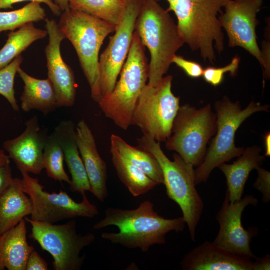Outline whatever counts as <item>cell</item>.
<instances>
[{
    "mask_svg": "<svg viewBox=\"0 0 270 270\" xmlns=\"http://www.w3.org/2000/svg\"><path fill=\"white\" fill-rule=\"evenodd\" d=\"M148 64L145 46L134 32L128 56L112 90L98 104L106 116L118 128L128 130L134 110L148 80Z\"/></svg>",
    "mask_w": 270,
    "mask_h": 270,
    "instance_id": "8992f818",
    "label": "cell"
},
{
    "mask_svg": "<svg viewBox=\"0 0 270 270\" xmlns=\"http://www.w3.org/2000/svg\"><path fill=\"white\" fill-rule=\"evenodd\" d=\"M48 264L36 251L33 250L30 255L26 270H48Z\"/></svg>",
    "mask_w": 270,
    "mask_h": 270,
    "instance_id": "e575fe53",
    "label": "cell"
},
{
    "mask_svg": "<svg viewBox=\"0 0 270 270\" xmlns=\"http://www.w3.org/2000/svg\"><path fill=\"white\" fill-rule=\"evenodd\" d=\"M138 148L151 153L158 162L163 172L168 198L180 208L191 238L196 240L197 226L204 208L203 200L196 188L194 166L178 154L170 160L164 154L160 142L147 135L138 138Z\"/></svg>",
    "mask_w": 270,
    "mask_h": 270,
    "instance_id": "5b68a950",
    "label": "cell"
},
{
    "mask_svg": "<svg viewBox=\"0 0 270 270\" xmlns=\"http://www.w3.org/2000/svg\"><path fill=\"white\" fill-rule=\"evenodd\" d=\"M168 12H173L178 27L184 40L193 51L212 64L216 51L224 49V35L219 20L222 10L230 0H166Z\"/></svg>",
    "mask_w": 270,
    "mask_h": 270,
    "instance_id": "7a4b0ae2",
    "label": "cell"
},
{
    "mask_svg": "<svg viewBox=\"0 0 270 270\" xmlns=\"http://www.w3.org/2000/svg\"><path fill=\"white\" fill-rule=\"evenodd\" d=\"M10 164L0 168V196L8 188L13 180Z\"/></svg>",
    "mask_w": 270,
    "mask_h": 270,
    "instance_id": "d590c367",
    "label": "cell"
},
{
    "mask_svg": "<svg viewBox=\"0 0 270 270\" xmlns=\"http://www.w3.org/2000/svg\"><path fill=\"white\" fill-rule=\"evenodd\" d=\"M110 148L114 149L124 158L144 172L158 185L164 184L162 168L153 154L140 148L130 145L120 136L112 134Z\"/></svg>",
    "mask_w": 270,
    "mask_h": 270,
    "instance_id": "cb8c5ba5",
    "label": "cell"
},
{
    "mask_svg": "<svg viewBox=\"0 0 270 270\" xmlns=\"http://www.w3.org/2000/svg\"><path fill=\"white\" fill-rule=\"evenodd\" d=\"M262 3L263 0H230L219 20L228 38V46L244 48L264 66L256 33V16Z\"/></svg>",
    "mask_w": 270,
    "mask_h": 270,
    "instance_id": "5bb4252c",
    "label": "cell"
},
{
    "mask_svg": "<svg viewBox=\"0 0 270 270\" xmlns=\"http://www.w3.org/2000/svg\"><path fill=\"white\" fill-rule=\"evenodd\" d=\"M256 170L258 177L253 186L262 194V202L268 203L270 201V172L260 166Z\"/></svg>",
    "mask_w": 270,
    "mask_h": 270,
    "instance_id": "1f68e13d",
    "label": "cell"
},
{
    "mask_svg": "<svg viewBox=\"0 0 270 270\" xmlns=\"http://www.w3.org/2000/svg\"><path fill=\"white\" fill-rule=\"evenodd\" d=\"M258 202V200L253 195H246L231 203L226 192L224 201L216 216L220 229L213 242L234 254L256 259L257 257L252 251L250 244L252 238L258 234V230L255 227L245 230L242 217L247 206H256Z\"/></svg>",
    "mask_w": 270,
    "mask_h": 270,
    "instance_id": "4fadbf2b",
    "label": "cell"
},
{
    "mask_svg": "<svg viewBox=\"0 0 270 270\" xmlns=\"http://www.w3.org/2000/svg\"><path fill=\"white\" fill-rule=\"evenodd\" d=\"M176 64L182 69L188 76L193 78H198L202 76L204 68L200 64L185 59L184 58L176 56L172 64Z\"/></svg>",
    "mask_w": 270,
    "mask_h": 270,
    "instance_id": "d6a6232c",
    "label": "cell"
},
{
    "mask_svg": "<svg viewBox=\"0 0 270 270\" xmlns=\"http://www.w3.org/2000/svg\"><path fill=\"white\" fill-rule=\"evenodd\" d=\"M32 210V202L24 192L22 180L13 178L0 196V236L31 215Z\"/></svg>",
    "mask_w": 270,
    "mask_h": 270,
    "instance_id": "7402d4cb",
    "label": "cell"
},
{
    "mask_svg": "<svg viewBox=\"0 0 270 270\" xmlns=\"http://www.w3.org/2000/svg\"><path fill=\"white\" fill-rule=\"evenodd\" d=\"M126 6V0H70L69 7L116 26L122 22Z\"/></svg>",
    "mask_w": 270,
    "mask_h": 270,
    "instance_id": "4316f807",
    "label": "cell"
},
{
    "mask_svg": "<svg viewBox=\"0 0 270 270\" xmlns=\"http://www.w3.org/2000/svg\"><path fill=\"white\" fill-rule=\"evenodd\" d=\"M62 149L64 160L72 176L70 190L81 194L91 192L88 174L79 151L76 126L72 120H62L54 131Z\"/></svg>",
    "mask_w": 270,
    "mask_h": 270,
    "instance_id": "d6986e66",
    "label": "cell"
},
{
    "mask_svg": "<svg viewBox=\"0 0 270 270\" xmlns=\"http://www.w3.org/2000/svg\"><path fill=\"white\" fill-rule=\"evenodd\" d=\"M135 32L150 52L148 84L155 86L168 72L184 40L168 12L156 0H144Z\"/></svg>",
    "mask_w": 270,
    "mask_h": 270,
    "instance_id": "3957f363",
    "label": "cell"
},
{
    "mask_svg": "<svg viewBox=\"0 0 270 270\" xmlns=\"http://www.w3.org/2000/svg\"><path fill=\"white\" fill-rule=\"evenodd\" d=\"M18 74L24 84L20 98L23 112H28L36 110L46 116L58 108L54 89L48 78H35L20 68Z\"/></svg>",
    "mask_w": 270,
    "mask_h": 270,
    "instance_id": "603a6c76",
    "label": "cell"
},
{
    "mask_svg": "<svg viewBox=\"0 0 270 270\" xmlns=\"http://www.w3.org/2000/svg\"><path fill=\"white\" fill-rule=\"evenodd\" d=\"M46 16L41 4L36 2H32L17 10L0 12V33L8 30L14 31L28 24L44 20Z\"/></svg>",
    "mask_w": 270,
    "mask_h": 270,
    "instance_id": "83f0119b",
    "label": "cell"
},
{
    "mask_svg": "<svg viewBox=\"0 0 270 270\" xmlns=\"http://www.w3.org/2000/svg\"><path fill=\"white\" fill-rule=\"evenodd\" d=\"M180 264L184 270H253L252 260L230 253L209 241L188 253Z\"/></svg>",
    "mask_w": 270,
    "mask_h": 270,
    "instance_id": "ac0fdd59",
    "label": "cell"
},
{
    "mask_svg": "<svg viewBox=\"0 0 270 270\" xmlns=\"http://www.w3.org/2000/svg\"><path fill=\"white\" fill-rule=\"evenodd\" d=\"M32 227L30 238L53 258L54 270H80L85 256L80 253L96 240L94 234H78L74 220L60 225L38 222L24 218Z\"/></svg>",
    "mask_w": 270,
    "mask_h": 270,
    "instance_id": "30bf717a",
    "label": "cell"
},
{
    "mask_svg": "<svg viewBox=\"0 0 270 270\" xmlns=\"http://www.w3.org/2000/svg\"><path fill=\"white\" fill-rule=\"evenodd\" d=\"M264 144L266 153L264 156L269 157L270 156V133L267 132L264 136Z\"/></svg>",
    "mask_w": 270,
    "mask_h": 270,
    "instance_id": "ab89813d",
    "label": "cell"
},
{
    "mask_svg": "<svg viewBox=\"0 0 270 270\" xmlns=\"http://www.w3.org/2000/svg\"><path fill=\"white\" fill-rule=\"evenodd\" d=\"M24 192L33 204L32 220L54 224L78 217L93 218L99 213L98 207L90 202L86 193L80 202H75L66 192L50 193L44 186L27 172H22Z\"/></svg>",
    "mask_w": 270,
    "mask_h": 270,
    "instance_id": "8fae6325",
    "label": "cell"
},
{
    "mask_svg": "<svg viewBox=\"0 0 270 270\" xmlns=\"http://www.w3.org/2000/svg\"><path fill=\"white\" fill-rule=\"evenodd\" d=\"M186 222L183 216L166 219L154 210V204L146 200L134 210L108 208L105 216L94 226L100 230L114 226L118 232H104L102 238L130 249L148 252L155 244H164L166 234L183 232Z\"/></svg>",
    "mask_w": 270,
    "mask_h": 270,
    "instance_id": "6da1fadb",
    "label": "cell"
},
{
    "mask_svg": "<svg viewBox=\"0 0 270 270\" xmlns=\"http://www.w3.org/2000/svg\"><path fill=\"white\" fill-rule=\"evenodd\" d=\"M216 130V117L210 104L200 108L186 104L180 106L174 120L166 148L175 151L194 167L202 162L207 145Z\"/></svg>",
    "mask_w": 270,
    "mask_h": 270,
    "instance_id": "ba28073f",
    "label": "cell"
},
{
    "mask_svg": "<svg viewBox=\"0 0 270 270\" xmlns=\"http://www.w3.org/2000/svg\"><path fill=\"white\" fill-rule=\"evenodd\" d=\"M26 1L44 3L48 6L54 15L58 16L61 14L62 10L53 0H0V10L12 8L14 4Z\"/></svg>",
    "mask_w": 270,
    "mask_h": 270,
    "instance_id": "836d02e7",
    "label": "cell"
},
{
    "mask_svg": "<svg viewBox=\"0 0 270 270\" xmlns=\"http://www.w3.org/2000/svg\"><path fill=\"white\" fill-rule=\"evenodd\" d=\"M172 76H168L155 86L147 84L132 118V125L138 127L144 135L160 142H166L170 136L180 108V98L172 92Z\"/></svg>",
    "mask_w": 270,
    "mask_h": 270,
    "instance_id": "9c48e42d",
    "label": "cell"
},
{
    "mask_svg": "<svg viewBox=\"0 0 270 270\" xmlns=\"http://www.w3.org/2000/svg\"><path fill=\"white\" fill-rule=\"evenodd\" d=\"M54 3L60 8L62 11H64L69 8L70 0H53Z\"/></svg>",
    "mask_w": 270,
    "mask_h": 270,
    "instance_id": "f35d334b",
    "label": "cell"
},
{
    "mask_svg": "<svg viewBox=\"0 0 270 270\" xmlns=\"http://www.w3.org/2000/svg\"><path fill=\"white\" fill-rule=\"evenodd\" d=\"M112 160L120 181L135 197L148 193L158 184L110 148Z\"/></svg>",
    "mask_w": 270,
    "mask_h": 270,
    "instance_id": "484cf974",
    "label": "cell"
},
{
    "mask_svg": "<svg viewBox=\"0 0 270 270\" xmlns=\"http://www.w3.org/2000/svg\"><path fill=\"white\" fill-rule=\"evenodd\" d=\"M46 30L36 28L32 22L8 34L6 42L0 50V69L8 65L36 41L44 38Z\"/></svg>",
    "mask_w": 270,
    "mask_h": 270,
    "instance_id": "d4e9b609",
    "label": "cell"
},
{
    "mask_svg": "<svg viewBox=\"0 0 270 270\" xmlns=\"http://www.w3.org/2000/svg\"><path fill=\"white\" fill-rule=\"evenodd\" d=\"M58 27L72 44L90 85L92 99L102 98L100 88L99 53L106 36L116 26L82 11L70 8L63 12Z\"/></svg>",
    "mask_w": 270,
    "mask_h": 270,
    "instance_id": "277c9868",
    "label": "cell"
},
{
    "mask_svg": "<svg viewBox=\"0 0 270 270\" xmlns=\"http://www.w3.org/2000/svg\"><path fill=\"white\" fill-rule=\"evenodd\" d=\"M262 151L257 146L248 147L232 164L224 163L218 167L226 176V192L231 203L242 198L250 173L260 166L265 160L264 156L260 154Z\"/></svg>",
    "mask_w": 270,
    "mask_h": 270,
    "instance_id": "ffe728a7",
    "label": "cell"
},
{
    "mask_svg": "<svg viewBox=\"0 0 270 270\" xmlns=\"http://www.w3.org/2000/svg\"><path fill=\"white\" fill-rule=\"evenodd\" d=\"M240 62V58L236 56L224 67H208L204 69L202 76L205 81L212 86H218L222 82L225 74L230 72L232 76L236 74Z\"/></svg>",
    "mask_w": 270,
    "mask_h": 270,
    "instance_id": "4dcf8cb0",
    "label": "cell"
},
{
    "mask_svg": "<svg viewBox=\"0 0 270 270\" xmlns=\"http://www.w3.org/2000/svg\"><path fill=\"white\" fill-rule=\"evenodd\" d=\"M26 220L0 236V270H26L30 255L34 250L27 240Z\"/></svg>",
    "mask_w": 270,
    "mask_h": 270,
    "instance_id": "44dd1931",
    "label": "cell"
},
{
    "mask_svg": "<svg viewBox=\"0 0 270 270\" xmlns=\"http://www.w3.org/2000/svg\"><path fill=\"white\" fill-rule=\"evenodd\" d=\"M77 143L91 188V192L104 202L108 196V169L97 148L92 130L84 120L76 126Z\"/></svg>",
    "mask_w": 270,
    "mask_h": 270,
    "instance_id": "e0dca14e",
    "label": "cell"
},
{
    "mask_svg": "<svg viewBox=\"0 0 270 270\" xmlns=\"http://www.w3.org/2000/svg\"><path fill=\"white\" fill-rule=\"evenodd\" d=\"M64 154L60 142L53 132L48 136L44 151L43 166L48 176L60 182L70 184L71 180L64 165Z\"/></svg>",
    "mask_w": 270,
    "mask_h": 270,
    "instance_id": "f1b7e54d",
    "label": "cell"
},
{
    "mask_svg": "<svg viewBox=\"0 0 270 270\" xmlns=\"http://www.w3.org/2000/svg\"><path fill=\"white\" fill-rule=\"evenodd\" d=\"M270 270V256L266 255L264 258H256L253 262V270Z\"/></svg>",
    "mask_w": 270,
    "mask_h": 270,
    "instance_id": "8d00e7d4",
    "label": "cell"
},
{
    "mask_svg": "<svg viewBox=\"0 0 270 270\" xmlns=\"http://www.w3.org/2000/svg\"><path fill=\"white\" fill-rule=\"evenodd\" d=\"M23 60L20 55L8 65L0 69V94L8 100L14 111L18 112L20 107L15 96L14 80Z\"/></svg>",
    "mask_w": 270,
    "mask_h": 270,
    "instance_id": "f546056e",
    "label": "cell"
},
{
    "mask_svg": "<svg viewBox=\"0 0 270 270\" xmlns=\"http://www.w3.org/2000/svg\"><path fill=\"white\" fill-rule=\"evenodd\" d=\"M25 126L20 135L4 142L3 147L20 172L39 174L44 169L43 155L48 135L36 116L28 120Z\"/></svg>",
    "mask_w": 270,
    "mask_h": 270,
    "instance_id": "2e32d148",
    "label": "cell"
},
{
    "mask_svg": "<svg viewBox=\"0 0 270 270\" xmlns=\"http://www.w3.org/2000/svg\"><path fill=\"white\" fill-rule=\"evenodd\" d=\"M10 164V159L4 150L0 148V168Z\"/></svg>",
    "mask_w": 270,
    "mask_h": 270,
    "instance_id": "74e56055",
    "label": "cell"
},
{
    "mask_svg": "<svg viewBox=\"0 0 270 270\" xmlns=\"http://www.w3.org/2000/svg\"><path fill=\"white\" fill-rule=\"evenodd\" d=\"M144 0H126L123 18L115 34L99 58L100 88L102 98L114 90L128 56L136 24Z\"/></svg>",
    "mask_w": 270,
    "mask_h": 270,
    "instance_id": "7c38bea8",
    "label": "cell"
},
{
    "mask_svg": "<svg viewBox=\"0 0 270 270\" xmlns=\"http://www.w3.org/2000/svg\"><path fill=\"white\" fill-rule=\"evenodd\" d=\"M214 108L216 130L202 162L194 170L196 185L206 182L214 168L243 153L244 148L235 145L238 129L254 114L268 112L270 106L252 102L242 110L238 102H232L225 96L215 103Z\"/></svg>",
    "mask_w": 270,
    "mask_h": 270,
    "instance_id": "52a82bcc",
    "label": "cell"
},
{
    "mask_svg": "<svg viewBox=\"0 0 270 270\" xmlns=\"http://www.w3.org/2000/svg\"><path fill=\"white\" fill-rule=\"evenodd\" d=\"M46 28L49 36L45 49L48 78L54 89L58 108L72 106L76 101V84L71 68L64 60L60 44L66 36L55 20L46 18Z\"/></svg>",
    "mask_w": 270,
    "mask_h": 270,
    "instance_id": "9a60e30c",
    "label": "cell"
}]
</instances>
